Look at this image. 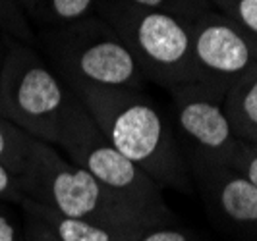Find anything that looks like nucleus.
<instances>
[{"mask_svg":"<svg viewBox=\"0 0 257 241\" xmlns=\"http://www.w3.org/2000/svg\"><path fill=\"white\" fill-rule=\"evenodd\" d=\"M108 143L161 189L192 193V178L167 116L143 89L70 87Z\"/></svg>","mask_w":257,"mask_h":241,"instance_id":"nucleus-1","label":"nucleus"},{"mask_svg":"<svg viewBox=\"0 0 257 241\" xmlns=\"http://www.w3.org/2000/svg\"><path fill=\"white\" fill-rule=\"evenodd\" d=\"M20 183L26 199L70 218L140 229L174 222L104 187L85 170L70 162L54 145L39 139H33Z\"/></svg>","mask_w":257,"mask_h":241,"instance_id":"nucleus-2","label":"nucleus"},{"mask_svg":"<svg viewBox=\"0 0 257 241\" xmlns=\"http://www.w3.org/2000/svg\"><path fill=\"white\" fill-rule=\"evenodd\" d=\"M41 43L68 87L143 89L147 83L122 37L103 18L87 16L70 26L43 29Z\"/></svg>","mask_w":257,"mask_h":241,"instance_id":"nucleus-3","label":"nucleus"},{"mask_svg":"<svg viewBox=\"0 0 257 241\" xmlns=\"http://www.w3.org/2000/svg\"><path fill=\"white\" fill-rule=\"evenodd\" d=\"M74 93L45 58L18 39L4 41L0 64V116L35 139L58 145Z\"/></svg>","mask_w":257,"mask_h":241,"instance_id":"nucleus-4","label":"nucleus"},{"mask_svg":"<svg viewBox=\"0 0 257 241\" xmlns=\"http://www.w3.org/2000/svg\"><path fill=\"white\" fill-rule=\"evenodd\" d=\"M103 20L122 37L147 81L165 89L199 81L190 24L134 6L128 0H104Z\"/></svg>","mask_w":257,"mask_h":241,"instance_id":"nucleus-5","label":"nucleus"},{"mask_svg":"<svg viewBox=\"0 0 257 241\" xmlns=\"http://www.w3.org/2000/svg\"><path fill=\"white\" fill-rule=\"evenodd\" d=\"M56 147L64 151L70 162L85 170L104 187L140 204L145 210L174 220L163 197V189L108 143L76 95L62 118Z\"/></svg>","mask_w":257,"mask_h":241,"instance_id":"nucleus-6","label":"nucleus"},{"mask_svg":"<svg viewBox=\"0 0 257 241\" xmlns=\"http://www.w3.org/2000/svg\"><path fill=\"white\" fill-rule=\"evenodd\" d=\"M168 93L184 160L228 166L240 139L224 114V93L203 83L178 85Z\"/></svg>","mask_w":257,"mask_h":241,"instance_id":"nucleus-7","label":"nucleus"},{"mask_svg":"<svg viewBox=\"0 0 257 241\" xmlns=\"http://www.w3.org/2000/svg\"><path fill=\"white\" fill-rule=\"evenodd\" d=\"M197 83L222 91L257 64V39L219 10L199 16L190 24Z\"/></svg>","mask_w":257,"mask_h":241,"instance_id":"nucleus-8","label":"nucleus"},{"mask_svg":"<svg viewBox=\"0 0 257 241\" xmlns=\"http://www.w3.org/2000/svg\"><path fill=\"white\" fill-rule=\"evenodd\" d=\"M186 164L207 206L228 226L257 235L255 185L232 166L205 162Z\"/></svg>","mask_w":257,"mask_h":241,"instance_id":"nucleus-9","label":"nucleus"},{"mask_svg":"<svg viewBox=\"0 0 257 241\" xmlns=\"http://www.w3.org/2000/svg\"><path fill=\"white\" fill-rule=\"evenodd\" d=\"M20 204L41 216L62 241H140L143 231H147L140 228H118L81 218H70L31 199H24Z\"/></svg>","mask_w":257,"mask_h":241,"instance_id":"nucleus-10","label":"nucleus"},{"mask_svg":"<svg viewBox=\"0 0 257 241\" xmlns=\"http://www.w3.org/2000/svg\"><path fill=\"white\" fill-rule=\"evenodd\" d=\"M222 106L234 135L257 145V64L232 81Z\"/></svg>","mask_w":257,"mask_h":241,"instance_id":"nucleus-11","label":"nucleus"},{"mask_svg":"<svg viewBox=\"0 0 257 241\" xmlns=\"http://www.w3.org/2000/svg\"><path fill=\"white\" fill-rule=\"evenodd\" d=\"M18 4L29 22L52 29L91 16L97 0H18Z\"/></svg>","mask_w":257,"mask_h":241,"instance_id":"nucleus-12","label":"nucleus"},{"mask_svg":"<svg viewBox=\"0 0 257 241\" xmlns=\"http://www.w3.org/2000/svg\"><path fill=\"white\" fill-rule=\"evenodd\" d=\"M31 135L0 116V164L6 166L14 176H22L26 170L29 151L33 145Z\"/></svg>","mask_w":257,"mask_h":241,"instance_id":"nucleus-13","label":"nucleus"},{"mask_svg":"<svg viewBox=\"0 0 257 241\" xmlns=\"http://www.w3.org/2000/svg\"><path fill=\"white\" fill-rule=\"evenodd\" d=\"M128 2L145 10L172 16L186 24H192L199 16L215 10L211 0H128Z\"/></svg>","mask_w":257,"mask_h":241,"instance_id":"nucleus-14","label":"nucleus"},{"mask_svg":"<svg viewBox=\"0 0 257 241\" xmlns=\"http://www.w3.org/2000/svg\"><path fill=\"white\" fill-rule=\"evenodd\" d=\"M0 29L26 45L35 41L31 24L24 10L20 8L18 0H0Z\"/></svg>","mask_w":257,"mask_h":241,"instance_id":"nucleus-15","label":"nucleus"},{"mask_svg":"<svg viewBox=\"0 0 257 241\" xmlns=\"http://www.w3.org/2000/svg\"><path fill=\"white\" fill-rule=\"evenodd\" d=\"M228 166L234 170H238L240 174H244L257 187V145L245 143V141H238L236 149L232 152V158Z\"/></svg>","mask_w":257,"mask_h":241,"instance_id":"nucleus-16","label":"nucleus"},{"mask_svg":"<svg viewBox=\"0 0 257 241\" xmlns=\"http://www.w3.org/2000/svg\"><path fill=\"white\" fill-rule=\"evenodd\" d=\"M22 206V212H24V241H62L56 231L41 218L33 210H29L27 206Z\"/></svg>","mask_w":257,"mask_h":241,"instance_id":"nucleus-17","label":"nucleus"},{"mask_svg":"<svg viewBox=\"0 0 257 241\" xmlns=\"http://www.w3.org/2000/svg\"><path fill=\"white\" fill-rule=\"evenodd\" d=\"M224 16L257 39V0H234Z\"/></svg>","mask_w":257,"mask_h":241,"instance_id":"nucleus-18","label":"nucleus"},{"mask_svg":"<svg viewBox=\"0 0 257 241\" xmlns=\"http://www.w3.org/2000/svg\"><path fill=\"white\" fill-rule=\"evenodd\" d=\"M26 199L20 178L0 164V203H22Z\"/></svg>","mask_w":257,"mask_h":241,"instance_id":"nucleus-19","label":"nucleus"},{"mask_svg":"<svg viewBox=\"0 0 257 241\" xmlns=\"http://www.w3.org/2000/svg\"><path fill=\"white\" fill-rule=\"evenodd\" d=\"M140 241H195L182 228H176L172 224H163V226H155L143 231Z\"/></svg>","mask_w":257,"mask_h":241,"instance_id":"nucleus-20","label":"nucleus"},{"mask_svg":"<svg viewBox=\"0 0 257 241\" xmlns=\"http://www.w3.org/2000/svg\"><path fill=\"white\" fill-rule=\"evenodd\" d=\"M0 241H24V226L0 204Z\"/></svg>","mask_w":257,"mask_h":241,"instance_id":"nucleus-21","label":"nucleus"},{"mask_svg":"<svg viewBox=\"0 0 257 241\" xmlns=\"http://www.w3.org/2000/svg\"><path fill=\"white\" fill-rule=\"evenodd\" d=\"M232 2H234V0H211V4H213V6H215L220 14L228 12V8H230Z\"/></svg>","mask_w":257,"mask_h":241,"instance_id":"nucleus-22","label":"nucleus"},{"mask_svg":"<svg viewBox=\"0 0 257 241\" xmlns=\"http://www.w3.org/2000/svg\"><path fill=\"white\" fill-rule=\"evenodd\" d=\"M2 56H4V43H2V39H0V64H2Z\"/></svg>","mask_w":257,"mask_h":241,"instance_id":"nucleus-23","label":"nucleus"}]
</instances>
